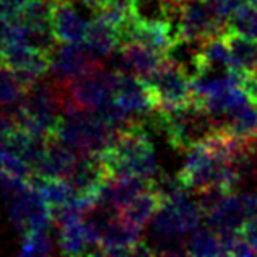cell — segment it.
Masks as SVG:
<instances>
[{
  "instance_id": "1",
  "label": "cell",
  "mask_w": 257,
  "mask_h": 257,
  "mask_svg": "<svg viewBox=\"0 0 257 257\" xmlns=\"http://www.w3.org/2000/svg\"><path fill=\"white\" fill-rule=\"evenodd\" d=\"M111 178L122 176H145L153 178L158 173L157 155L148 139L144 120H132L117 131V137L106 152L101 153Z\"/></svg>"
},
{
  "instance_id": "2",
  "label": "cell",
  "mask_w": 257,
  "mask_h": 257,
  "mask_svg": "<svg viewBox=\"0 0 257 257\" xmlns=\"http://www.w3.org/2000/svg\"><path fill=\"white\" fill-rule=\"evenodd\" d=\"M147 120L166 135L173 148L184 152L205 140L220 127L210 114L195 101L171 109H155Z\"/></svg>"
},
{
  "instance_id": "3",
  "label": "cell",
  "mask_w": 257,
  "mask_h": 257,
  "mask_svg": "<svg viewBox=\"0 0 257 257\" xmlns=\"http://www.w3.org/2000/svg\"><path fill=\"white\" fill-rule=\"evenodd\" d=\"M142 80L150 86L157 109H171L194 101L192 80L166 57L157 70Z\"/></svg>"
},
{
  "instance_id": "4",
  "label": "cell",
  "mask_w": 257,
  "mask_h": 257,
  "mask_svg": "<svg viewBox=\"0 0 257 257\" xmlns=\"http://www.w3.org/2000/svg\"><path fill=\"white\" fill-rule=\"evenodd\" d=\"M228 28V22L221 20L207 0H182L178 25V38L205 41L220 35Z\"/></svg>"
},
{
  "instance_id": "5",
  "label": "cell",
  "mask_w": 257,
  "mask_h": 257,
  "mask_svg": "<svg viewBox=\"0 0 257 257\" xmlns=\"http://www.w3.org/2000/svg\"><path fill=\"white\" fill-rule=\"evenodd\" d=\"M86 13L65 0H54L52 5V30L60 43H82L88 26L91 23V17L86 18Z\"/></svg>"
},
{
  "instance_id": "6",
  "label": "cell",
  "mask_w": 257,
  "mask_h": 257,
  "mask_svg": "<svg viewBox=\"0 0 257 257\" xmlns=\"http://www.w3.org/2000/svg\"><path fill=\"white\" fill-rule=\"evenodd\" d=\"M101 155H78V160L67 181L70 182L75 195H91L98 199L101 186L109 179Z\"/></svg>"
},
{
  "instance_id": "7",
  "label": "cell",
  "mask_w": 257,
  "mask_h": 257,
  "mask_svg": "<svg viewBox=\"0 0 257 257\" xmlns=\"http://www.w3.org/2000/svg\"><path fill=\"white\" fill-rule=\"evenodd\" d=\"M78 160V155L70 147L62 144L56 135L47 137L44 157L35 168V179H67Z\"/></svg>"
},
{
  "instance_id": "8",
  "label": "cell",
  "mask_w": 257,
  "mask_h": 257,
  "mask_svg": "<svg viewBox=\"0 0 257 257\" xmlns=\"http://www.w3.org/2000/svg\"><path fill=\"white\" fill-rule=\"evenodd\" d=\"M207 226L216 234L239 233L247 223L239 192H229L216 204L210 212L204 213Z\"/></svg>"
},
{
  "instance_id": "9",
  "label": "cell",
  "mask_w": 257,
  "mask_h": 257,
  "mask_svg": "<svg viewBox=\"0 0 257 257\" xmlns=\"http://www.w3.org/2000/svg\"><path fill=\"white\" fill-rule=\"evenodd\" d=\"M165 57L176 67H179L191 80L197 78L205 72V62L204 56H202V41L178 38L168 47Z\"/></svg>"
},
{
  "instance_id": "10",
  "label": "cell",
  "mask_w": 257,
  "mask_h": 257,
  "mask_svg": "<svg viewBox=\"0 0 257 257\" xmlns=\"http://www.w3.org/2000/svg\"><path fill=\"white\" fill-rule=\"evenodd\" d=\"M163 202L165 199L152 184L150 189L135 195L131 202H127L124 207L119 208V218L127 225L142 229L153 218Z\"/></svg>"
},
{
  "instance_id": "11",
  "label": "cell",
  "mask_w": 257,
  "mask_h": 257,
  "mask_svg": "<svg viewBox=\"0 0 257 257\" xmlns=\"http://www.w3.org/2000/svg\"><path fill=\"white\" fill-rule=\"evenodd\" d=\"M119 51L124 57L125 70L140 78H147L150 73L161 65L165 60V54L144 46L140 43H125L119 46Z\"/></svg>"
},
{
  "instance_id": "12",
  "label": "cell",
  "mask_w": 257,
  "mask_h": 257,
  "mask_svg": "<svg viewBox=\"0 0 257 257\" xmlns=\"http://www.w3.org/2000/svg\"><path fill=\"white\" fill-rule=\"evenodd\" d=\"M83 44L94 54L98 59L107 57L120 46L117 26L107 22L104 17H94L88 26Z\"/></svg>"
},
{
  "instance_id": "13",
  "label": "cell",
  "mask_w": 257,
  "mask_h": 257,
  "mask_svg": "<svg viewBox=\"0 0 257 257\" xmlns=\"http://www.w3.org/2000/svg\"><path fill=\"white\" fill-rule=\"evenodd\" d=\"M223 38L231 52V69H238L246 73L257 72V39L229 28L223 31Z\"/></svg>"
},
{
  "instance_id": "14",
  "label": "cell",
  "mask_w": 257,
  "mask_h": 257,
  "mask_svg": "<svg viewBox=\"0 0 257 257\" xmlns=\"http://www.w3.org/2000/svg\"><path fill=\"white\" fill-rule=\"evenodd\" d=\"M220 127L244 139L257 137V106L252 101L236 107L221 119Z\"/></svg>"
},
{
  "instance_id": "15",
  "label": "cell",
  "mask_w": 257,
  "mask_h": 257,
  "mask_svg": "<svg viewBox=\"0 0 257 257\" xmlns=\"http://www.w3.org/2000/svg\"><path fill=\"white\" fill-rule=\"evenodd\" d=\"M26 86L9 67L0 64V109L15 116L23 104Z\"/></svg>"
},
{
  "instance_id": "16",
  "label": "cell",
  "mask_w": 257,
  "mask_h": 257,
  "mask_svg": "<svg viewBox=\"0 0 257 257\" xmlns=\"http://www.w3.org/2000/svg\"><path fill=\"white\" fill-rule=\"evenodd\" d=\"M186 252L187 255H225L223 241L218 234L210 228L195 229L186 239Z\"/></svg>"
},
{
  "instance_id": "17",
  "label": "cell",
  "mask_w": 257,
  "mask_h": 257,
  "mask_svg": "<svg viewBox=\"0 0 257 257\" xmlns=\"http://www.w3.org/2000/svg\"><path fill=\"white\" fill-rule=\"evenodd\" d=\"M33 186L38 189L39 194H41L43 199L46 200V204L51 208H57L60 205L67 204V202L75 195L70 182L67 179H59V178L35 179L33 181Z\"/></svg>"
},
{
  "instance_id": "18",
  "label": "cell",
  "mask_w": 257,
  "mask_h": 257,
  "mask_svg": "<svg viewBox=\"0 0 257 257\" xmlns=\"http://www.w3.org/2000/svg\"><path fill=\"white\" fill-rule=\"evenodd\" d=\"M59 229V244L64 254L80 255L86 254V239H85V223L70 221L57 226Z\"/></svg>"
},
{
  "instance_id": "19",
  "label": "cell",
  "mask_w": 257,
  "mask_h": 257,
  "mask_svg": "<svg viewBox=\"0 0 257 257\" xmlns=\"http://www.w3.org/2000/svg\"><path fill=\"white\" fill-rule=\"evenodd\" d=\"M228 28L257 39V5L242 2L228 20Z\"/></svg>"
},
{
  "instance_id": "20",
  "label": "cell",
  "mask_w": 257,
  "mask_h": 257,
  "mask_svg": "<svg viewBox=\"0 0 257 257\" xmlns=\"http://www.w3.org/2000/svg\"><path fill=\"white\" fill-rule=\"evenodd\" d=\"M52 241L44 231H30L23 236L22 254L23 257L28 255H49L54 252Z\"/></svg>"
},
{
  "instance_id": "21",
  "label": "cell",
  "mask_w": 257,
  "mask_h": 257,
  "mask_svg": "<svg viewBox=\"0 0 257 257\" xmlns=\"http://www.w3.org/2000/svg\"><path fill=\"white\" fill-rule=\"evenodd\" d=\"M212 5V9L221 20L228 22L233 13L238 10V7L242 4V0H207Z\"/></svg>"
},
{
  "instance_id": "22",
  "label": "cell",
  "mask_w": 257,
  "mask_h": 257,
  "mask_svg": "<svg viewBox=\"0 0 257 257\" xmlns=\"http://www.w3.org/2000/svg\"><path fill=\"white\" fill-rule=\"evenodd\" d=\"M241 86L244 88V91L247 93L249 99L257 106V72L254 73H246V77L242 78Z\"/></svg>"
},
{
  "instance_id": "23",
  "label": "cell",
  "mask_w": 257,
  "mask_h": 257,
  "mask_svg": "<svg viewBox=\"0 0 257 257\" xmlns=\"http://www.w3.org/2000/svg\"><path fill=\"white\" fill-rule=\"evenodd\" d=\"M4 158H5V150L0 147V171H2V166H4Z\"/></svg>"
},
{
  "instance_id": "24",
  "label": "cell",
  "mask_w": 257,
  "mask_h": 257,
  "mask_svg": "<svg viewBox=\"0 0 257 257\" xmlns=\"http://www.w3.org/2000/svg\"><path fill=\"white\" fill-rule=\"evenodd\" d=\"M242 2H247V4H254V5H257V0H242Z\"/></svg>"
},
{
  "instance_id": "25",
  "label": "cell",
  "mask_w": 257,
  "mask_h": 257,
  "mask_svg": "<svg viewBox=\"0 0 257 257\" xmlns=\"http://www.w3.org/2000/svg\"><path fill=\"white\" fill-rule=\"evenodd\" d=\"M255 155H257V137H255Z\"/></svg>"
}]
</instances>
